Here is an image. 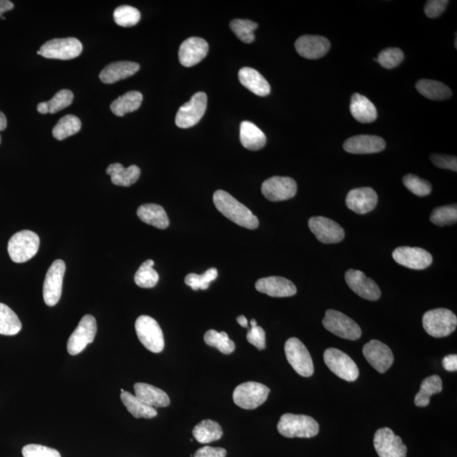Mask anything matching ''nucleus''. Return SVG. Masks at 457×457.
<instances>
[{"instance_id": "1", "label": "nucleus", "mask_w": 457, "mask_h": 457, "mask_svg": "<svg viewBox=\"0 0 457 457\" xmlns=\"http://www.w3.org/2000/svg\"><path fill=\"white\" fill-rule=\"evenodd\" d=\"M213 204L222 215L234 223L249 230L258 227L259 221L257 216L228 192L218 190L213 194Z\"/></svg>"}, {"instance_id": "2", "label": "nucleus", "mask_w": 457, "mask_h": 457, "mask_svg": "<svg viewBox=\"0 0 457 457\" xmlns=\"http://www.w3.org/2000/svg\"><path fill=\"white\" fill-rule=\"evenodd\" d=\"M277 430L286 438H312L318 435L319 425L310 416L286 413L279 419Z\"/></svg>"}, {"instance_id": "3", "label": "nucleus", "mask_w": 457, "mask_h": 457, "mask_svg": "<svg viewBox=\"0 0 457 457\" xmlns=\"http://www.w3.org/2000/svg\"><path fill=\"white\" fill-rule=\"evenodd\" d=\"M456 314L446 308H436L428 311L423 317V329L435 338L450 336L456 331Z\"/></svg>"}, {"instance_id": "4", "label": "nucleus", "mask_w": 457, "mask_h": 457, "mask_svg": "<svg viewBox=\"0 0 457 457\" xmlns=\"http://www.w3.org/2000/svg\"><path fill=\"white\" fill-rule=\"evenodd\" d=\"M40 239L32 230H22L15 233L8 243V253L11 260L22 263L30 260L39 252Z\"/></svg>"}, {"instance_id": "5", "label": "nucleus", "mask_w": 457, "mask_h": 457, "mask_svg": "<svg viewBox=\"0 0 457 457\" xmlns=\"http://www.w3.org/2000/svg\"><path fill=\"white\" fill-rule=\"evenodd\" d=\"M270 389L258 382H246L238 385L233 392L234 404L246 410L258 409L267 401Z\"/></svg>"}, {"instance_id": "6", "label": "nucleus", "mask_w": 457, "mask_h": 457, "mask_svg": "<svg viewBox=\"0 0 457 457\" xmlns=\"http://www.w3.org/2000/svg\"><path fill=\"white\" fill-rule=\"evenodd\" d=\"M135 329L139 340L148 351L154 353H160L163 351L164 333L157 321L150 316H140L135 321Z\"/></svg>"}, {"instance_id": "7", "label": "nucleus", "mask_w": 457, "mask_h": 457, "mask_svg": "<svg viewBox=\"0 0 457 457\" xmlns=\"http://www.w3.org/2000/svg\"><path fill=\"white\" fill-rule=\"evenodd\" d=\"M82 49L81 43L76 38L55 39L44 44L37 53L46 59L69 60L79 56Z\"/></svg>"}, {"instance_id": "8", "label": "nucleus", "mask_w": 457, "mask_h": 457, "mask_svg": "<svg viewBox=\"0 0 457 457\" xmlns=\"http://www.w3.org/2000/svg\"><path fill=\"white\" fill-rule=\"evenodd\" d=\"M323 325L329 332L340 338L357 340L362 336L359 325L343 312L329 310L325 312Z\"/></svg>"}, {"instance_id": "9", "label": "nucleus", "mask_w": 457, "mask_h": 457, "mask_svg": "<svg viewBox=\"0 0 457 457\" xmlns=\"http://www.w3.org/2000/svg\"><path fill=\"white\" fill-rule=\"evenodd\" d=\"M285 352L287 361L299 376L308 378L314 374V362L302 341L292 337L286 343Z\"/></svg>"}, {"instance_id": "10", "label": "nucleus", "mask_w": 457, "mask_h": 457, "mask_svg": "<svg viewBox=\"0 0 457 457\" xmlns=\"http://www.w3.org/2000/svg\"><path fill=\"white\" fill-rule=\"evenodd\" d=\"M324 360L327 367L343 380L353 382L359 376L355 362L347 354L336 348H329L324 353Z\"/></svg>"}, {"instance_id": "11", "label": "nucleus", "mask_w": 457, "mask_h": 457, "mask_svg": "<svg viewBox=\"0 0 457 457\" xmlns=\"http://www.w3.org/2000/svg\"><path fill=\"white\" fill-rule=\"evenodd\" d=\"M207 94L199 92L190 101L180 107L175 117V124L180 128L187 129L195 126L203 118L207 109Z\"/></svg>"}, {"instance_id": "12", "label": "nucleus", "mask_w": 457, "mask_h": 457, "mask_svg": "<svg viewBox=\"0 0 457 457\" xmlns=\"http://www.w3.org/2000/svg\"><path fill=\"white\" fill-rule=\"evenodd\" d=\"M97 321L92 315H85L69 336L67 351L69 355L80 354L88 344L93 343L97 333Z\"/></svg>"}, {"instance_id": "13", "label": "nucleus", "mask_w": 457, "mask_h": 457, "mask_svg": "<svg viewBox=\"0 0 457 457\" xmlns=\"http://www.w3.org/2000/svg\"><path fill=\"white\" fill-rule=\"evenodd\" d=\"M65 263L61 259L53 262L46 274L44 283V300L49 307L55 306L62 295Z\"/></svg>"}, {"instance_id": "14", "label": "nucleus", "mask_w": 457, "mask_h": 457, "mask_svg": "<svg viewBox=\"0 0 457 457\" xmlns=\"http://www.w3.org/2000/svg\"><path fill=\"white\" fill-rule=\"evenodd\" d=\"M373 444L380 457H406V444L390 428H382L376 431Z\"/></svg>"}, {"instance_id": "15", "label": "nucleus", "mask_w": 457, "mask_h": 457, "mask_svg": "<svg viewBox=\"0 0 457 457\" xmlns=\"http://www.w3.org/2000/svg\"><path fill=\"white\" fill-rule=\"evenodd\" d=\"M298 192V185L290 177L274 176L262 185L263 195L271 201H281L292 199Z\"/></svg>"}, {"instance_id": "16", "label": "nucleus", "mask_w": 457, "mask_h": 457, "mask_svg": "<svg viewBox=\"0 0 457 457\" xmlns=\"http://www.w3.org/2000/svg\"><path fill=\"white\" fill-rule=\"evenodd\" d=\"M308 226L312 233L320 242L324 244L339 243L345 237L343 227L336 221L323 216L312 217L308 220Z\"/></svg>"}, {"instance_id": "17", "label": "nucleus", "mask_w": 457, "mask_h": 457, "mask_svg": "<svg viewBox=\"0 0 457 457\" xmlns=\"http://www.w3.org/2000/svg\"><path fill=\"white\" fill-rule=\"evenodd\" d=\"M392 257L399 265L417 270L426 269L433 262V257L428 251L410 246L395 249Z\"/></svg>"}, {"instance_id": "18", "label": "nucleus", "mask_w": 457, "mask_h": 457, "mask_svg": "<svg viewBox=\"0 0 457 457\" xmlns=\"http://www.w3.org/2000/svg\"><path fill=\"white\" fill-rule=\"evenodd\" d=\"M364 355L374 369L384 373L394 362L392 351L380 340H372L364 347Z\"/></svg>"}, {"instance_id": "19", "label": "nucleus", "mask_w": 457, "mask_h": 457, "mask_svg": "<svg viewBox=\"0 0 457 457\" xmlns=\"http://www.w3.org/2000/svg\"><path fill=\"white\" fill-rule=\"evenodd\" d=\"M345 279L348 286L362 298L369 300H377L380 298V287L362 271L349 270L345 274Z\"/></svg>"}, {"instance_id": "20", "label": "nucleus", "mask_w": 457, "mask_h": 457, "mask_svg": "<svg viewBox=\"0 0 457 457\" xmlns=\"http://www.w3.org/2000/svg\"><path fill=\"white\" fill-rule=\"evenodd\" d=\"M208 44L197 37H192L180 44L179 49L180 63L186 67H194L207 56Z\"/></svg>"}, {"instance_id": "21", "label": "nucleus", "mask_w": 457, "mask_h": 457, "mask_svg": "<svg viewBox=\"0 0 457 457\" xmlns=\"http://www.w3.org/2000/svg\"><path fill=\"white\" fill-rule=\"evenodd\" d=\"M295 48L305 59L318 60L329 52L331 42L324 37L304 35L296 41Z\"/></svg>"}, {"instance_id": "22", "label": "nucleus", "mask_w": 457, "mask_h": 457, "mask_svg": "<svg viewBox=\"0 0 457 457\" xmlns=\"http://www.w3.org/2000/svg\"><path fill=\"white\" fill-rule=\"evenodd\" d=\"M345 204L347 208L358 215H365L376 208L378 195L371 187L352 189L348 192Z\"/></svg>"}, {"instance_id": "23", "label": "nucleus", "mask_w": 457, "mask_h": 457, "mask_svg": "<svg viewBox=\"0 0 457 457\" xmlns=\"http://www.w3.org/2000/svg\"><path fill=\"white\" fill-rule=\"evenodd\" d=\"M385 147L384 139L373 135H355L343 144L344 150L353 154H376L384 150Z\"/></svg>"}, {"instance_id": "24", "label": "nucleus", "mask_w": 457, "mask_h": 457, "mask_svg": "<svg viewBox=\"0 0 457 457\" xmlns=\"http://www.w3.org/2000/svg\"><path fill=\"white\" fill-rule=\"evenodd\" d=\"M255 287L261 293L272 298H289L296 293V287L289 279L279 277H270L258 279Z\"/></svg>"}, {"instance_id": "25", "label": "nucleus", "mask_w": 457, "mask_h": 457, "mask_svg": "<svg viewBox=\"0 0 457 457\" xmlns=\"http://www.w3.org/2000/svg\"><path fill=\"white\" fill-rule=\"evenodd\" d=\"M139 69L140 65L138 63L131 61H118L107 65L100 72V78L105 84H113L135 75Z\"/></svg>"}, {"instance_id": "26", "label": "nucleus", "mask_w": 457, "mask_h": 457, "mask_svg": "<svg viewBox=\"0 0 457 457\" xmlns=\"http://www.w3.org/2000/svg\"><path fill=\"white\" fill-rule=\"evenodd\" d=\"M135 395L145 404L158 409L167 407L171 404L170 397L164 390L145 383L134 385Z\"/></svg>"}, {"instance_id": "27", "label": "nucleus", "mask_w": 457, "mask_h": 457, "mask_svg": "<svg viewBox=\"0 0 457 457\" xmlns=\"http://www.w3.org/2000/svg\"><path fill=\"white\" fill-rule=\"evenodd\" d=\"M238 77L242 86L256 95L265 97L270 93L269 82L256 69L250 67L242 68L238 73Z\"/></svg>"}, {"instance_id": "28", "label": "nucleus", "mask_w": 457, "mask_h": 457, "mask_svg": "<svg viewBox=\"0 0 457 457\" xmlns=\"http://www.w3.org/2000/svg\"><path fill=\"white\" fill-rule=\"evenodd\" d=\"M350 110L352 117L360 123H372L378 117L376 106L367 97L359 93L353 94Z\"/></svg>"}, {"instance_id": "29", "label": "nucleus", "mask_w": 457, "mask_h": 457, "mask_svg": "<svg viewBox=\"0 0 457 457\" xmlns=\"http://www.w3.org/2000/svg\"><path fill=\"white\" fill-rule=\"evenodd\" d=\"M138 216L144 223L164 230L170 225V220L166 210L161 206L154 204H143L138 209Z\"/></svg>"}, {"instance_id": "30", "label": "nucleus", "mask_w": 457, "mask_h": 457, "mask_svg": "<svg viewBox=\"0 0 457 457\" xmlns=\"http://www.w3.org/2000/svg\"><path fill=\"white\" fill-rule=\"evenodd\" d=\"M106 173L111 177V181L114 185L126 187L137 183L141 175V170L137 166L125 168L119 163L110 164Z\"/></svg>"}, {"instance_id": "31", "label": "nucleus", "mask_w": 457, "mask_h": 457, "mask_svg": "<svg viewBox=\"0 0 457 457\" xmlns=\"http://www.w3.org/2000/svg\"><path fill=\"white\" fill-rule=\"evenodd\" d=\"M242 146L251 151L261 150L266 144V135L258 127L250 121H243L240 128Z\"/></svg>"}, {"instance_id": "32", "label": "nucleus", "mask_w": 457, "mask_h": 457, "mask_svg": "<svg viewBox=\"0 0 457 457\" xmlns=\"http://www.w3.org/2000/svg\"><path fill=\"white\" fill-rule=\"evenodd\" d=\"M416 88L420 94L431 100H446L452 95L451 90L449 86L442 82L434 80H419L416 84Z\"/></svg>"}, {"instance_id": "33", "label": "nucleus", "mask_w": 457, "mask_h": 457, "mask_svg": "<svg viewBox=\"0 0 457 457\" xmlns=\"http://www.w3.org/2000/svg\"><path fill=\"white\" fill-rule=\"evenodd\" d=\"M143 100V94L138 91H130L124 95L119 97L110 105V110L117 117L134 112L141 107Z\"/></svg>"}, {"instance_id": "34", "label": "nucleus", "mask_w": 457, "mask_h": 457, "mask_svg": "<svg viewBox=\"0 0 457 457\" xmlns=\"http://www.w3.org/2000/svg\"><path fill=\"white\" fill-rule=\"evenodd\" d=\"M192 435L197 442L208 444L220 439L223 436V430L217 422L205 419L197 424L192 430Z\"/></svg>"}, {"instance_id": "35", "label": "nucleus", "mask_w": 457, "mask_h": 457, "mask_svg": "<svg viewBox=\"0 0 457 457\" xmlns=\"http://www.w3.org/2000/svg\"><path fill=\"white\" fill-rule=\"evenodd\" d=\"M121 399L126 409L135 418L150 419L158 415L157 410L154 407L145 404L139 400L135 395L127 392V391L124 390L121 392Z\"/></svg>"}, {"instance_id": "36", "label": "nucleus", "mask_w": 457, "mask_h": 457, "mask_svg": "<svg viewBox=\"0 0 457 457\" xmlns=\"http://www.w3.org/2000/svg\"><path fill=\"white\" fill-rule=\"evenodd\" d=\"M443 383L438 376L428 377L422 382L419 392L415 397V405L418 407L429 406L432 395L442 392Z\"/></svg>"}, {"instance_id": "37", "label": "nucleus", "mask_w": 457, "mask_h": 457, "mask_svg": "<svg viewBox=\"0 0 457 457\" xmlns=\"http://www.w3.org/2000/svg\"><path fill=\"white\" fill-rule=\"evenodd\" d=\"M22 328V322L15 312L7 305L0 303V335L15 336Z\"/></svg>"}, {"instance_id": "38", "label": "nucleus", "mask_w": 457, "mask_h": 457, "mask_svg": "<svg viewBox=\"0 0 457 457\" xmlns=\"http://www.w3.org/2000/svg\"><path fill=\"white\" fill-rule=\"evenodd\" d=\"M81 129V121L76 115L67 114L61 118L53 129V135L59 141L75 135Z\"/></svg>"}, {"instance_id": "39", "label": "nucleus", "mask_w": 457, "mask_h": 457, "mask_svg": "<svg viewBox=\"0 0 457 457\" xmlns=\"http://www.w3.org/2000/svg\"><path fill=\"white\" fill-rule=\"evenodd\" d=\"M204 341L209 347L217 348L225 355L232 354L236 349V344L224 331L218 332L215 329H209L204 335Z\"/></svg>"}, {"instance_id": "40", "label": "nucleus", "mask_w": 457, "mask_h": 457, "mask_svg": "<svg viewBox=\"0 0 457 457\" xmlns=\"http://www.w3.org/2000/svg\"><path fill=\"white\" fill-rule=\"evenodd\" d=\"M154 262L148 259L139 267L135 274V282L141 288H152L157 285L159 279L158 272L154 267Z\"/></svg>"}, {"instance_id": "41", "label": "nucleus", "mask_w": 457, "mask_h": 457, "mask_svg": "<svg viewBox=\"0 0 457 457\" xmlns=\"http://www.w3.org/2000/svg\"><path fill=\"white\" fill-rule=\"evenodd\" d=\"M230 27L243 43L251 44L255 40L254 31L256 30L258 25L253 20L236 19L230 22Z\"/></svg>"}, {"instance_id": "42", "label": "nucleus", "mask_w": 457, "mask_h": 457, "mask_svg": "<svg viewBox=\"0 0 457 457\" xmlns=\"http://www.w3.org/2000/svg\"><path fill=\"white\" fill-rule=\"evenodd\" d=\"M114 20L118 26L131 27L135 26L141 20V13L137 9L130 6H121L115 9Z\"/></svg>"}, {"instance_id": "43", "label": "nucleus", "mask_w": 457, "mask_h": 457, "mask_svg": "<svg viewBox=\"0 0 457 457\" xmlns=\"http://www.w3.org/2000/svg\"><path fill=\"white\" fill-rule=\"evenodd\" d=\"M457 208L456 205L443 206L434 209L430 216V221L435 225L446 226L456 223Z\"/></svg>"}, {"instance_id": "44", "label": "nucleus", "mask_w": 457, "mask_h": 457, "mask_svg": "<svg viewBox=\"0 0 457 457\" xmlns=\"http://www.w3.org/2000/svg\"><path fill=\"white\" fill-rule=\"evenodd\" d=\"M218 277V270L216 267H211L203 274H189L185 279L188 286H190L193 291L207 290L210 284Z\"/></svg>"}, {"instance_id": "45", "label": "nucleus", "mask_w": 457, "mask_h": 457, "mask_svg": "<svg viewBox=\"0 0 457 457\" xmlns=\"http://www.w3.org/2000/svg\"><path fill=\"white\" fill-rule=\"evenodd\" d=\"M403 183L411 192L418 197L430 195L432 192V186L429 181L413 174L404 176Z\"/></svg>"}, {"instance_id": "46", "label": "nucleus", "mask_w": 457, "mask_h": 457, "mask_svg": "<svg viewBox=\"0 0 457 457\" xmlns=\"http://www.w3.org/2000/svg\"><path fill=\"white\" fill-rule=\"evenodd\" d=\"M404 60V53L400 48H389L384 49L377 58L378 62L385 69L398 67Z\"/></svg>"}, {"instance_id": "47", "label": "nucleus", "mask_w": 457, "mask_h": 457, "mask_svg": "<svg viewBox=\"0 0 457 457\" xmlns=\"http://www.w3.org/2000/svg\"><path fill=\"white\" fill-rule=\"evenodd\" d=\"M74 94L72 91L63 89L59 91L51 100L47 102L49 114L60 112L72 104Z\"/></svg>"}, {"instance_id": "48", "label": "nucleus", "mask_w": 457, "mask_h": 457, "mask_svg": "<svg viewBox=\"0 0 457 457\" xmlns=\"http://www.w3.org/2000/svg\"><path fill=\"white\" fill-rule=\"evenodd\" d=\"M22 456L23 457H61L60 453L55 449L37 444H27L24 446Z\"/></svg>"}, {"instance_id": "49", "label": "nucleus", "mask_w": 457, "mask_h": 457, "mask_svg": "<svg viewBox=\"0 0 457 457\" xmlns=\"http://www.w3.org/2000/svg\"><path fill=\"white\" fill-rule=\"evenodd\" d=\"M246 340L259 351L266 348V333L265 329L258 325L251 326L248 335H246Z\"/></svg>"}, {"instance_id": "50", "label": "nucleus", "mask_w": 457, "mask_h": 457, "mask_svg": "<svg viewBox=\"0 0 457 457\" xmlns=\"http://www.w3.org/2000/svg\"><path fill=\"white\" fill-rule=\"evenodd\" d=\"M448 4L446 0H429L424 6V13L429 18H437L446 10Z\"/></svg>"}, {"instance_id": "51", "label": "nucleus", "mask_w": 457, "mask_h": 457, "mask_svg": "<svg viewBox=\"0 0 457 457\" xmlns=\"http://www.w3.org/2000/svg\"><path fill=\"white\" fill-rule=\"evenodd\" d=\"M432 163L440 168H447L453 171H457V159L454 156L443 154H432L430 156Z\"/></svg>"}, {"instance_id": "52", "label": "nucleus", "mask_w": 457, "mask_h": 457, "mask_svg": "<svg viewBox=\"0 0 457 457\" xmlns=\"http://www.w3.org/2000/svg\"><path fill=\"white\" fill-rule=\"evenodd\" d=\"M227 451L221 447L204 446L199 449L193 457H226Z\"/></svg>"}, {"instance_id": "53", "label": "nucleus", "mask_w": 457, "mask_h": 457, "mask_svg": "<svg viewBox=\"0 0 457 457\" xmlns=\"http://www.w3.org/2000/svg\"><path fill=\"white\" fill-rule=\"evenodd\" d=\"M443 367L449 372H456L457 370V356L451 354L444 358L442 361Z\"/></svg>"}, {"instance_id": "54", "label": "nucleus", "mask_w": 457, "mask_h": 457, "mask_svg": "<svg viewBox=\"0 0 457 457\" xmlns=\"http://www.w3.org/2000/svg\"><path fill=\"white\" fill-rule=\"evenodd\" d=\"M13 8L14 4L9 0H0V18H2L4 13L11 11Z\"/></svg>"}, {"instance_id": "55", "label": "nucleus", "mask_w": 457, "mask_h": 457, "mask_svg": "<svg viewBox=\"0 0 457 457\" xmlns=\"http://www.w3.org/2000/svg\"><path fill=\"white\" fill-rule=\"evenodd\" d=\"M37 110H38L39 112L42 114H46L49 113L47 102H39L38 106H37Z\"/></svg>"}, {"instance_id": "56", "label": "nucleus", "mask_w": 457, "mask_h": 457, "mask_svg": "<svg viewBox=\"0 0 457 457\" xmlns=\"http://www.w3.org/2000/svg\"><path fill=\"white\" fill-rule=\"evenodd\" d=\"M7 127V119L6 114L0 111V131H5Z\"/></svg>"}, {"instance_id": "57", "label": "nucleus", "mask_w": 457, "mask_h": 457, "mask_svg": "<svg viewBox=\"0 0 457 457\" xmlns=\"http://www.w3.org/2000/svg\"><path fill=\"white\" fill-rule=\"evenodd\" d=\"M237 320L238 324H240L241 326L244 328H249V321L248 319H246L245 316L243 315L239 316Z\"/></svg>"}, {"instance_id": "58", "label": "nucleus", "mask_w": 457, "mask_h": 457, "mask_svg": "<svg viewBox=\"0 0 457 457\" xmlns=\"http://www.w3.org/2000/svg\"><path fill=\"white\" fill-rule=\"evenodd\" d=\"M250 324H251V326H256V325H258V323H257L256 320L252 319V320H251Z\"/></svg>"}, {"instance_id": "59", "label": "nucleus", "mask_w": 457, "mask_h": 457, "mask_svg": "<svg viewBox=\"0 0 457 457\" xmlns=\"http://www.w3.org/2000/svg\"><path fill=\"white\" fill-rule=\"evenodd\" d=\"M0 143H1V135H0Z\"/></svg>"}]
</instances>
